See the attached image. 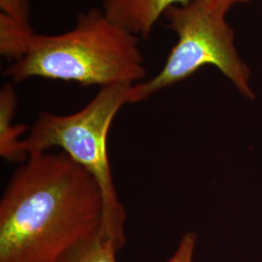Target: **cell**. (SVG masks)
Wrapping results in <instances>:
<instances>
[{"mask_svg":"<svg viewBox=\"0 0 262 262\" xmlns=\"http://www.w3.org/2000/svg\"><path fill=\"white\" fill-rule=\"evenodd\" d=\"M103 196L66 152H31L0 202V262H66L104 232Z\"/></svg>","mask_w":262,"mask_h":262,"instance_id":"obj_1","label":"cell"},{"mask_svg":"<svg viewBox=\"0 0 262 262\" xmlns=\"http://www.w3.org/2000/svg\"><path fill=\"white\" fill-rule=\"evenodd\" d=\"M3 75L19 83L31 78L76 82L101 88L132 84L147 76L139 39L92 8L76 18L75 27L57 35L35 34L28 51Z\"/></svg>","mask_w":262,"mask_h":262,"instance_id":"obj_2","label":"cell"},{"mask_svg":"<svg viewBox=\"0 0 262 262\" xmlns=\"http://www.w3.org/2000/svg\"><path fill=\"white\" fill-rule=\"evenodd\" d=\"M132 88V84L101 88L91 102L70 115L41 112L24 140L28 156L56 147L94 177L103 196L104 232L120 250L125 243V214L114 184L107 137L116 115L130 103Z\"/></svg>","mask_w":262,"mask_h":262,"instance_id":"obj_3","label":"cell"},{"mask_svg":"<svg viewBox=\"0 0 262 262\" xmlns=\"http://www.w3.org/2000/svg\"><path fill=\"white\" fill-rule=\"evenodd\" d=\"M230 8L220 0H190L166 10L163 17L168 20L169 28L177 33L178 41L158 75L133 84L130 103L146 100L205 66L216 67L241 94L253 99L249 84L250 68L238 55L234 31L225 19Z\"/></svg>","mask_w":262,"mask_h":262,"instance_id":"obj_4","label":"cell"},{"mask_svg":"<svg viewBox=\"0 0 262 262\" xmlns=\"http://www.w3.org/2000/svg\"><path fill=\"white\" fill-rule=\"evenodd\" d=\"M190 0H102L105 15L137 37H149L166 10Z\"/></svg>","mask_w":262,"mask_h":262,"instance_id":"obj_5","label":"cell"},{"mask_svg":"<svg viewBox=\"0 0 262 262\" xmlns=\"http://www.w3.org/2000/svg\"><path fill=\"white\" fill-rule=\"evenodd\" d=\"M18 105L14 85L5 83L0 91V156L12 162H25L28 154L19 136L28 129L26 124L13 122Z\"/></svg>","mask_w":262,"mask_h":262,"instance_id":"obj_6","label":"cell"},{"mask_svg":"<svg viewBox=\"0 0 262 262\" xmlns=\"http://www.w3.org/2000/svg\"><path fill=\"white\" fill-rule=\"evenodd\" d=\"M36 33L31 25L19 23L0 13V54L1 56L19 60L27 54Z\"/></svg>","mask_w":262,"mask_h":262,"instance_id":"obj_7","label":"cell"},{"mask_svg":"<svg viewBox=\"0 0 262 262\" xmlns=\"http://www.w3.org/2000/svg\"><path fill=\"white\" fill-rule=\"evenodd\" d=\"M118 246L106 234H101L85 245L66 262H117Z\"/></svg>","mask_w":262,"mask_h":262,"instance_id":"obj_8","label":"cell"},{"mask_svg":"<svg viewBox=\"0 0 262 262\" xmlns=\"http://www.w3.org/2000/svg\"><path fill=\"white\" fill-rule=\"evenodd\" d=\"M1 13L19 23L30 25V4L28 0H0Z\"/></svg>","mask_w":262,"mask_h":262,"instance_id":"obj_9","label":"cell"},{"mask_svg":"<svg viewBox=\"0 0 262 262\" xmlns=\"http://www.w3.org/2000/svg\"><path fill=\"white\" fill-rule=\"evenodd\" d=\"M196 242V235L187 233L184 235L178 249L166 262H192Z\"/></svg>","mask_w":262,"mask_h":262,"instance_id":"obj_10","label":"cell"},{"mask_svg":"<svg viewBox=\"0 0 262 262\" xmlns=\"http://www.w3.org/2000/svg\"><path fill=\"white\" fill-rule=\"evenodd\" d=\"M221 2H224L226 5H228L229 7H231L232 5H234L235 3H239V2H247L250 0H220Z\"/></svg>","mask_w":262,"mask_h":262,"instance_id":"obj_11","label":"cell"}]
</instances>
